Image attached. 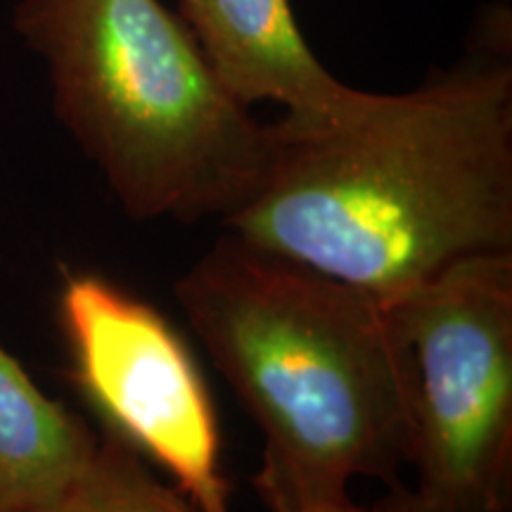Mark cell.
Here are the masks:
<instances>
[{"mask_svg":"<svg viewBox=\"0 0 512 512\" xmlns=\"http://www.w3.org/2000/svg\"><path fill=\"white\" fill-rule=\"evenodd\" d=\"M100 439L0 344V512H34L81 475Z\"/></svg>","mask_w":512,"mask_h":512,"instance_id":"cell-7","label":"cell"},{"mask_svg":"<svg viewBox=\"0 0 512 512\" xmlns=\"http://www.w3.org/2000/svg\"><path fill=\"white\" fill-rule=\"evenodd\" d=\"M318 512H373V508H370V510L361 508V505H356L349 498V501H344V503H339V505H330V508H323V510H318Z\"/></svg>","mask_w":512,"mask_h":512,"instance_id":"cell-10","label":"cell"},{"mask_svg":"<svg viewBox=\"0 0 512 512\" xmlns=\"http://www.w3.org/2000/svg\"><path fill=\"white\" fill-rule=\"evenodd\" d=\"M174 294L264 432L252 484L268 510L339 505L356 477L399 484L408 427L375 297L230 233Z\"/></svg>","mask_w":512,"mask_h":512,"instance_id":"cell-2","label":"cell"},{"mask_svg":"<svg viewBox=\"0 0 512 512\" xmlns=\"http://www.w3.org/2000/svg\"><path fill=\"white\" fill-rule=\"evenodd\" d=\"M57 119L138 221H223L271 169L273 124L230 95L159 0H19Z\"/></svg>","mask_w":512,"mask_h":512,"instance_id":"cell-3","label":"cell"},{"mask_svg":"<svg viewBox=\"0 0 512 512\" xmlns=\"http://www.w3.org/2000/svg\"><path fill=\"white\" fill-rule=\"evenodd\" d=\"M211 72L240 105L278 102L290 136L330 131L368 107L373 93L337 81L306 46L290 0H181Z\"/></svg>","mask_w":512,"mask_h":512,"instance_id":"cell-6","label":"cell"},{"mask_svg":"<svg viewBox=\"0 0 512 512\" xmlns=\"http://www.w3.org/2000/svg\"><path fill=\"white\" fill-rule=\"evenodd\" d=\"M230 235L384 304L465 256L512 252V69L470 57L330 131L290 136Z\"/></svg>","mask_w":512,"mask_h":512,"instance_id":"cell-1","label":"cell"},{"mask_svg":"<svg viewBox=\"0 0 512 512\" xmlns=\"http://www.w3.org/2000/svg\"><path fill=\"white\" fill-rule=\"evenodd\" d=\"M34 512H200L147 470L119 439L100 441L83 472L55 501Z\"/></svg>","mask_w":512,"mask_h":512,"instance_id":"cell-8","label":"cell"},{"mask_svg":"<svg viewBox=\"0 0 512 512\" xmlns=\"http://www.w3.org/2000/svg\"><path fill=\"white\" fill-rule=\"evenodd\" d=\"M415 494L434 512H508L512 252L465 256L382 304Z\"/></svg>","mask_w":512,"mask_h":512,"instance_id":"cell-4","label":"cell"},{"mask_svg":"<svg viewBox=\"0 0 512 512\" xmlns=\"http://www.w3.org/2000/svg\"><path fill=\"white\" fill-rule=\"evenodd\" d=\"M60 316L74 380L110 437L164 467L200 512H228L219 418L174 325L93 273L64 280Z\"/></svg>","mask_w":512,"mask_h":512,"instance_id":"cell-5","label":"cell"},{"mask_svg":"<svg viewBox=\"0 0 512 512\" xmlns=\"http://www.w3.org/2000/svg\"><path fill=\"white\" fill-rule=\"evenodd\" d=\"M373 512H434L430 505L420 501V496L413 489H406L401 484L389 486V494L375 505Z\"/></svg>","mask_w":512,"mask_h":512,"instance_id":"cell-9","label":"cell"}]
</instances>
